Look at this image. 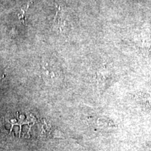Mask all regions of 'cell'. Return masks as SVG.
I'll use <instances>...</instances> for the list:
<instances>
[{"mask_svg": "<svg viewBox=\"0 0 151 151\" xmlns=\"http://www.w3.org/2000/svg\"><path fill=\"white\" fill-rule=\"evenodd\" d=\"M110 77H111L110 73L106 70L99 71V73H97L98 83H102V85H104L105 83L109 80Z\"/></svg>", "mask_w": 151, "mask_h": 151, "instance_id": "cell-5", "label": "cell"}, {"mask_svg": "<svg viewBox=\"0 0 151 151\" xmlns=\"http://www.w3.org/2000/svg\"><path fill=\"white\" fill-rule=\"evenodd\" d=\"M141 41V45H143V46L148 51L151 52V27H149L143 31Z\"/></svg>", "mask_w": 151, "mask_h": 151, "instance_id": "cell-3", "label": "cell"}, {"mask_svg": "<svg viewBox=\"0 0 151 151\" xmlns=\"http://www.w3.org/2000/svg\"><path fill=\"white\" fill-rule=\"evenodd\" d=\"M30 4H31V2H27V4H25L23 6H22L21 8H20V12L18 14V20H20V21L23 24H25V22H26L25 14H26V13H27V10L29 8Z\"/></svg>", "mask_w": 151, "mask_h": 151, "instance_id": "cell-4", "label": "cell"}, {"mask_svg": "<svg viewBox=\"0 0 151 151\" xmlns=\"http://www.w3.org/2000/svg\"><path fill=\"white\" fill-rule=\"evenodd\" d=\"M56 6V13L55 14L52 23L54 27H55L60 32H62L65 30L68 23L67 12L60 4H57Z\"/></svg>", "mask_w": 151, "mask_h": 151, "instance_id": "cell-2", "label": "cell"}, {"mask_svg": "<svg viewBox=\"0 0 151 151\" xmlns=\"http://www.w3.org/2000/svg\"><path fill=\"white\" fill-rule=\"evenodd\" d=\"M41 72L43 81L48 84H54L60 81L62 73L60 67L52 60H42Z\"/></svg>", "mask_w": 151, "mask_h": 151, "instance_id": "cell-1", "label": "cell"}, {"mask_svg": "<svg viewBox=\"0 0 151 151\" xmlns=\"http://www.w3.org/2000/svg\"><path fill=\"white\" fill-rule=\"evenodd\" d=\"M4 76H1V78H0V83H1V81H2V79H3V78H4Z\"/></svg>", "mask_w": 151, "mask_h": 151, "instance_id": "cell-6", "label": "cell"}]
</instances>
